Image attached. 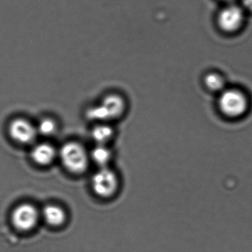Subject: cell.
<instances>
[{
	"mask_svg": "<svg viewBox=\"0 0 252 252\" xmlns=\"http://www.w3.org/2000/svg\"><path fill=\"white\" fill-rule=\"evenodd\" d=\"M218 108L225 117L237 119L243 117L249 110V101L246 94L237 88H225L220 93Z\"/></svg>",
	"mask_w": 252,
	"mask_h": 252,
	"instance_id": "obj_1",
	"label": "cell"
},
{
	"mask_svg": "<svg viewBox=\"0 0 252 252\" xmlns=\"http://www.w3.org/2000/svg\"><path fill=\"white\" fill-rule=\"evenodd\" d=\"M59 154L62 163L69 172L81 174L88 169L89 156L79 143H66L60 149Z\"/></svg>",
	"mask_w": 252,
	"mask_h": 252,
	"instance_id": "obj_2",
	"label": "cell"
},
{
	"mask_svg": "<svg viewBox=\"0 0 252 252\" xmlns=\"http://www.w3.org/2000/svg\"><path fill=\"white\" fill-rule=\"evenodd\" d=\"M125 103L122 97L117 95L106 96L98 105L91 107L88 111L90 119L98 122H105L117 119L123 114Z\"/></svg>",
	"mask_w": 252,
	"mask_h": 252,
	"instance_id": "obj_3",
	"label": "cell"
},
{
	"mask_svg": "<svg viewBox=\"0 0 252 252\" xmlns=\"http://www.w3.org/2000/svg\"><path fill=\"white\" fill-rule=\"evenodd\" d=\"M244 20V10L240 5L231 2L224 7L218 14V26L226 33H234L240 30Z\"/></svg>",
	"mask_w": 252,
	"mask_h": 252,
	"instance_id": "obj_4",
	"label": "cell"
},
{
	"mask_svg": "<svg viewBox=\"0 0 252 252\" xmlns=\"http://www.w3.org/2000/svg\"><path fill=\"white\" fill-rule=\"evenodd\" d=\"M39 219V212L36 206L31 203H22L11 213V222L17 229L29 231L36 227Z\"/></svg>",
	"mask_w": 252,
	"mask_h": 252,
	"instance_id": "obj_5",
	"label": "cell"
},
{
	"mask_svg": "<svg viewBox=\"0 0 252 252\" xmlns=\"http://www.w3.org/2000/svg\"><path fill=\"white\" fill-rule=\"evenodd\" d=\"M92 187L94 192L101 197H110L116 193L119 181L116 173L111 169L101 167L92 178Z\"/></svg>",
	"mask_w": 252,
	"mask_h": 252,
	"instance_id": "obj_6",
	"label": "cell"
},
{
	"mask_svg": "<svg viewBox=\"0 0 252 252\" xmlns=\"http://www.w3.org/2000/svg\"><path fill=\"white\" fill-rule=\"evenodd\" d=\"M10 136L20 144H30L36 139L37 129L29 121L24 119L13 120L8 128Z\"/></svg>",
	"mask_w": 252,
	"mask_h": 252,
	"instance_id": "obj_7",
	"label": "cell"
},
{
	"mask_svg": "<svg viewBox=\"0 0 252 252\" xmlns=\"http://www.w3.org/2000/svg\"><path fill=\"white\" fill-rule=\"evenodd\" d=\"M31 156L35 163L41 166H47L54 161L57 156V151L51 144L42 143L32 149Z\"/></svg>",
	"mask_w": 252,
	"mask_h": 252,
	"instance_id": "obj_8",
	"label": "cell"
},
{
	"mask_svg": "<svg viewBox=\"0 0 252 252\" xmlns=\"http://www.w3.org/2000/svg\"><path fill=\"white\" fill-rule=\"evenodd\" d=\"M42 216L51 226H60L66 220L64 209L57 205H48L42 210Z\"/></svg>",
	"mask_w": 252,
	"mask_h": 252,
	"instance_id": "obj_9",
	"label": "cell"
},
{
	"mask_svg": "<svg viewBox=\"0 0 252 252\" xmlns=\"http://www.w3.org/2000/svg\"><path fill=\"white\" fill-rule=\"evenodd\" d=\"M204 83L206 88L212 92L220 94L226 88L225 79L218 73H209L205 76Z\"/></svg>",
	"mask_w": 252,
	"mask_h": 252,
	"instance_id": "obj_10",
	"label": "cell"
},
{
	"mask_svg": "<svg viewBox=\"0 0 252 252\" xmlns=\"http://www.w3.org/2000/svg\"><path fill=\"white\" fill-rule=\"evenodd\" d=\"M113 129L108 125L101 124L97 125L92 130V138L98 144L104 145L113 136Z\"/></svg>",
	"mask_w": 252,
	"mask_h": 252,
	"instance_id": "obj_11",
	"label": "cell"
},
{
	"mask_svg": "<svg viewBox=\"0 0 252 252\" xmlns=\"http://www.w3.org/2000/svg\"><path fill=\"white\" fill-rule=\"evenodd\" d=\"M110 157H111V153L110 150L105 146L101 145V144H98V146L95 147L91 153L93 160L101 167L107 166V163L110 161Z\"/></svg>",
	"mask_w": 252,
	"mask_h": 252,
	"instance_id": "obj_12",
	"label": "cell"
},
{
	"mask_svg": "<svg viewBox=\"0 0 252 252\" xmlns=\"http://www.w3.org/2000/svg\"><path fill=\"white\" fill-rule=\"evenodd\" d=\"M57 129L55 122L51 119H45L41 121L37 129V132L43 135H51L54 133Z\"/></svg>",
	"mask_w": 252,
	"mask_h": 252,
	"instance_id": "obj_13",
	"label": "cell"
},
{
	"mask_svg": "<svg viewBox=\"0 0 252 252\" xmlns=\"http://www.w3.org/2000/svg\"><path fill=\"white\" fill-rule=\"evenodd\" d=\"M240 6L245 11L252 13V0H240Z\"/></svg>",
	"mask_w": 252,
	"mask_h": 252,
	"instance_id": "obj_14",
	"label": "cell"
},
{
	"mask_svg": "<svg viewBox=\"0 0 252 252\" xmlns=\"http://www.w3.org/2000/svg\"><path fill=\"white\" fill-rule=\"evenodd\" d=\"M223 1H226V2H232L233 0H223Z\"/></svg>",
	"mask_w": 252,
	"mask_h": 252,
	"instance_id": "obj_15",
	"label": "cell"
}]
</instances>
